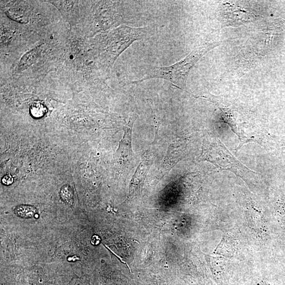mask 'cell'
I'll return each mask as SVG.
<instances>
[{"label": "cell", "instance_id": "1", "mask_svg": "<svg viewBox=\"0 0 285 285\" xmlns=\"http://www.w3.org/2000/svg\"><path fill=\"white\" fill-rule=\"evenodd\" d=\"M155 29L123 25L97 36L94 39L95 52L101 64L109 68L134 41L154 34Z\"/></svg>", "mask_w": 285, "mask_h": 285}, {"label": "cell", "instance_id": "9", "mask_svg": "<svg viewBox=\"0 0 285 285\" xmlns=\"http://www.w3.org/2000/svg\"><path fill=\"white\" fill-rule=\"evenodd\" d=\"M60 195L62 199L66 202H71L72 199V191L71 188L68 186H65L62 188Z\"/></svg>", "mask_w": 285, "mask_h": 285}, {"label": "cell", "instance_id": "8", "mask_svg": "<svg viewBox=\"0 0 285 285\" xmlns=\"http://www.w3.org/2000/svg\"><path fill=\"white\" fill-rule=\"evenodd\" d=\"M31 115L35 118L42 117L46 112L45 106L40 102H35L30 107Z\"/></svg>", "mask_w": 285, "mask_h": 285}, {"label": "cell", "instance_id": "3", "mask_svg": "<svg viewBox=\"0 0 285 285\" xmlns=\"http://www.w3.org/2000/svg\"><path fill=\"white\" fill-rule=\"evenodd\" d=\"M186 145L185 141L181 139L171 143L168 150L166 157L161 163L158 169V175L163 177L175 166L185 155Z\"/></svg>", "mask_w": 285, "mask_h": 285}, {"label": "cell", "instance_id": "7", "mask_svg": "<svg viewBox=\"0 0 285 285\" xmlns=\"http://www.w3.org/2000/svg\"><path fill=\"white\" fill-rule=\"evenodd\" d=\"M37 212L36 209L31 206L21 205L16 209V213L19 217L23 218H30L34 217Z\"/></svg>", "mask_w": 285, "mask_h": 285}, {"label": "cell", "instance_id": "6", "mask_svg": "<svg viewBox=\"0 0 285 285\" xmlns=\"http://www.w3.org/2000/svg\"><path fill=\"white\" fill-rule=\"evenodd\" d=\"M38 53H39V48L37 47L25 54L19 61L18 66L16 68V72L20 73L33 65L37 59Z\"/></svg>", "mask_w": 285, "mask_h": 285}, {"label": "cell", "instance_id": "2", "mask_svg": "<svg viewBox=\"0 0 285 285\" xmlns=\"http://www.w3.org/2000/svg\"><path fill=\"white\" fill-rule=\"evenodd\" d=\"M220 42H209L198 46L185 58L168 67L147 66L145 75L139 80L131 83H138L145 80L160 78L168 80L183 91L186 90L189 74L196 63L209 51L218 46Z\"/></svg>", "mask_w": 285, "mask_h": 285}, {"label": "cell", "instance_id": "10", "mask_svg": "<svg viewBox=\"0 0 285 285\" xmlns=\"http://www.w3.org/2000/svg\"><path fill=\"white\" fill-rule=\"evenodd\" d=\"M4 185L9 186L14 182V179L10 175H5L2 180Z\"/></svg>", "mask_w": 285, "mask_h": 285}, {"label": "cell", "instance_id": "11", "mask_svg": "<svg viewBox=\"0 0 285 285\" xmlns=\"http://www.w3.org/2000/svg\"><path fill=\"white\" fill-rule=\"evenodd\" d=\"M100 238L96 235L94 236L92 239V244L93 245H98L100 243Z\"/></svg>", "mask_w": 285, "mask_h": 285}, {"label": "cell", "instance_id": "5", "mask_svg": "<svg viewBox=\"0 0 285 285\" xmlns=\"http://www.w3.org/2000/svg\"><path fill=\"white\" fill-rule=\"evenodd\" d=\"M52 3L60 10L68 22L71 24L74 22L75 19L78 16L77 2L53 1Z\"/></svg>", "mask_w": 285, "mask_h": 285}, {"label": "cell", "instance_id": "4", "mask_svg": "<svg viewBox=\"0 0 285 285\" xmlns=\"http://www.w3.org/2000/svg\"><path fill=\"white\" fill-rule=\"evenodd\" d=\"M153 160V155L151 152L148 151L144 155L142 161L139 164L131 181L129 197H134L142 193L146 177Z\"/></svg>", "mask_w": 285, "mask_h": 285}]
</instances>
